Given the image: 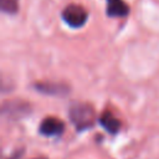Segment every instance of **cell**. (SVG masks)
<instances>
[{"instance_id": "obj_1", "label": "cell", "mask_w": 159, "mask_h": 159, "mask_svg": "<svg viewBox=\"0 0 159 159\" xmlns=\"http://www.w3.org/2000/svg\"><path fill=\"white\" fill-rule=\"evenodd\" d=\"M70 119L77 129H86L93 125L96 112L88 103H75L70 108Z\"/></svg>"}, {"instance_id": "obj_2", "label": "cell", "mask_w": 159, "mask_h": 159, "mask_svg": "<svg viewBox=\"0 0 159 159\" xmlns=\"http://www.w3.org/2000/svg\"><path fill=\"white\" fill-rule=\"evenodd\" d=\"M63 21L71 27H81L88 19V14L83 6L77 4L67 5L62 11Z\"/></svg>"}, {"instance_id": "obj_3", "label": "cell", "mask_w": 159, "mask_h": 159, "mask_svg": "<svg viewBox=\"0 0 159 159\" xmlns=\"http://www.w3.org/2000/svg\"><path fill=\"white\" fill-rule=\"evenodd\" d=\"M65 130V124L56 117H47L40 124V132L43 135H58Z\"/></svg>"}, {"instance_id": "obj_4", "label": "cell", "mask_w": 159, "mask_h": 159, "mask_svg": "<svg viewBox=\"0 0 159 159\" xmlns=\"http://www.w3.org/2000/svg\"><path fill=\"white\" fill-rule=\"evenodd\" d=\"M29 109L27 103H22L21 101H10L5 102L2 106V113L7 114L10 117H20L21 114H25Z\"/></svg>"}, {"instance_id": "obj_5", "label": "cell", "mask_w": 159, "mask_h": 159, "mask_svg": "<svg viewBox=\"0 0 159 159\" xmlns=\"http://www.w3.org/2000/svg\"><path fill=\"white\" fill-rule=\"evenodd\" d=\"M129 9L124 0H107V14L109 16H125Z\"/></svg>"}, {"instance_id": "obj_6", "label": "cell", "mask_w": 159, "mask_h": 159, "mask_svg": "<svg viewBox=\"0 0 159 159\" xmlns=\"http://www.w3.org/2000/svg\"><path fill=\"white\" fill-rule=\"evenodd\" d=\"M37 89L47 93V94H55V96H62L63 93L67 92V88L63 84H58V83H37Z\"/></svg>"}, {"instance_id": "obj_7", "label": "cell", "mask_w": 159, "mask_h": 159, "mask_svg": "<svg viewBox=\"0 0 159 159\" xmlns=\"http://www.w3.org/2000/svg\"><path fill=\"white\" fill-rule=\"evenodd\" d=\"M99 122H101L102 127H103L107 132H109V133H117L118 129L120 128L119 120H118L114 116H112L111 113H104V114L99 118Z\"/></svg>"}, {"instance_id": "obj_8", "label": "cell", "mask_w": 159, "mask_h": 159, "mask_svg": "<svg viewBox=\"0 0 159 159\" xmlns=\"http://www.w3.org/2000/svg\"><path fill=\"white\" fill-rule=\"evenodd\" d=\"M0 7L4 12L15 14L19 10V0H0Z\"/></svg>"}, {"instance_id": "obj_9", "label": "cell", "mask_w": 159, "mask_h": 159, "mask_svg": "<svg viewBox=\"0 0 159 159\" xmlns=\"http://www.w3.org/2000/svg\"><path fill=\"white\" fill-rule=\"evenodd\" d=\"M34 159H46L45 157H37V158H34Z\"/></svg>"}]
</instances>
